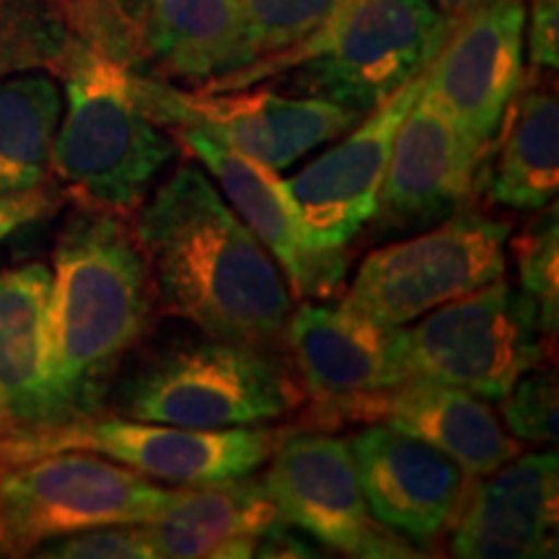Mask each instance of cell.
Wrapping results in <instances>:
<instances>
[{
    "mask_svg": "<svg viewBox=\"0 0 559 559\" xmlns=\"http://www.w3.org/2000/svg\"><path fill=\"white\" fill-rule=\"evenodd\" d=\"M132 234L164 313L251 347L285 332L293 311L285 275L205 169L181 164L138 207Z\"/></svg>",
    "mask_w": 559,
    "mask_h": 559,
    "instance_id": "6da1fadb",
    "label": "cell"
},
{
    "mask_svg": "<svg viewBox=\"0 0 559 559\" xmlns=\"http://www.w3.org/2000/svg\"><path fill=\"white\" fill-rule=\"evenodd\" d=\"M50 386L62 423L96 415L117 366L153 319V285L124 215L81 207L52 251Z\"/></svg>",
    "mask_w": 559,
    "mask_h": 559,
    "instance_id": "7a4b0ae2",
    "label": "cell"
},
{
    "mask_svg": "<svg viewBox=\"0 0 559 559\" xmlns=\"http://www.w3.org/2000/svg\"><path fill=\"white\" fill-rule=\"evenodd\" d=\"M456 21L428 0H342L311 37L202 91L249 88L296 70L293 81L309 96L368 115L430 66Z\"/></svg>",
    "mask_w": 559,
    "mask_h": 559,
    "instance_id": "3957f363",
    "label": "cell"
},
{
    "mask_svg": "<svg viewBox=\"0 0 559 559\" xmlns=\"http://www.w3.org/2000/svg\"><path fill=\"white\" fill-rule=\"evenodd\" d=\"M132 75L83 39L60 70L68 109L52 143L50 171L81 207L135 213L177 156V140L140 107Z\"/></svg>",
    "mask_w": 559,
    "mask_h": 559,
    "instance_id": "277c9868",
    "label": "cell"
},
{
    "mask_svg": "<svg viewBox=\"0 0 559 559\" xmlns=\"http://www.w3.org/2000/svg\"><path fill=\"white\" fill-rule=\"evenodd\" d=\"M298 400L288 373L262 347L207 337L153 355L122 383L117 412L140 423L228 430L285 417Z\"/></svg>",
    "mask_w": 559,
    "mask_h": 559,
    "instance_id": "5b68a950",
    "label": "cell"
},
{
    "mask_svg": "<svg viewBox=\"0 0 559 559\" xmlns=\"http://www.w3.org/2000/svg\"><path fill=\"white\" fill-rule=\"evenodd\" d=\"M288 432L275 428L190 430L130 417H75L0 440L3 469L60 451H86L174 487H202L254 474Z\"/></svg>",
    "mask_w": 559,
    "mask_h": 559,
    "instance_id": "8992f818",
    "label": "cell"
},
{
    "mask_svg": "<svg viewBox=\"0 0 559 559\" xmlns=\"http://www.w3.org/2000/svg\"><path fill=\"white\" fill-rule=\"evenodd\" d=\"M409 379H430L500 402L513 383L544 360L536 300L495 280L438 306L419 324L400 326Z\"/></svg>",
    "mask_w": 559,
    "mask_h": 559,
    "instance_id": "52a82bcc",
    "label": "cell"
},
{
    "mask_svg": "<svg viewBox=\"0 0 559 559\" xmlns=\"http://www.w3.org/2000/svg\"><path fill=\"white\" fill-rule=\"evenodd\" d=\"M510 223L461 205L412 239L362 260L342 304L386 326H407L438 306L506 275Z\"/></svg>",
    "mask_w": 559,
    "mask_h": 559,
    "instance_id": "ba28073f",
    "label": "cell"
},
{
    "mask_svg": "<svg viewBox=\"0 0 559 559\" xmlns=\"http://www.w3.org/2000/svg\"><path fill=\"white\" fill-rule=\"evenodd\" d=\"M174 489L86 451H60L0 472V557L32 555L41 542L75 531L148 523Z\"/></svg>",
    "mask_w": 559,
    "mask_h": 559,
    "instance_id": "9c48e42d",
    "label": "cell"
},
{
    "mask_svg": "<svg viewBox=\"0 0 559 559\" xmlns=\"http://www.w3.org/2000/svg\"><path fill=\"white\" fill-rule=\"evenodd\" d=\"M132 86L140 107L160 128L200 130L277 174L342 138L366 117L319 96L241 88L187 94L140 73L132 75Z\"/></svg>",
    "mask_w": 559,
    "mask_h": 559,
    "instance_id": "30bf717a",
    "label": "cell"
},
{
    "mask_svg": "<svg viewBox=\"0 0 559 559\" xmlns=\"http://www.w3.org/2000/svg\"><path fill=\"white\" fill-rule=\"evenodd\" d=\"M262 485L283 521L321 547L347 557H419L409 542L373 519L345 438L326 432L285 436L270 456Z\"/></svg>",
    "mask_w": 559,
    "mask_h": 559,
    "instance_id": "8fae6325",
    "label": "cell"
},
{
    "mask_svg": "<svg viewBox=\"0 0 559 559\" xmlns=\"http://www.w3.org/2000/svg\"><path fill=\"white\" fill-rule=\"evenodd\" d=\"M423 86L425 70L368 111L334 148L283 181L313 254L347 257V243L373 218L396 130Z\"/></svg>",
    "mask_w": 559,
    "mask_h": 559,
    "instance_id": "7c38bea8",
    "label": "cell"
},
{
    "mask_svg": "<svg viewBox=\"0 0 559 559\" xmlns=\"http://www.w3.org/2000/svg\"><path fill=\"white\" fill-rule=\"evenodd\" d=\"M526 5L487 0L456 21L425 68V88L443 104L456 128L485 151L523 81Z\"/></svg>",
    "mask_w": 559,
    "mask_h": 559,
    "instance_id": "4fadbf2b",
    "label": "cell"
},
{
    "mask_svg": "<svg viewBox=\"0 0 559 559\" xmlns=\"http://www.w3.org/2000/svg\"><path fill=\"white\" fill-rule=\"evenodd\" d=\"M481 151L423 86L396 130L373 221L379 230H425L474 194Z\"/></svg>",
    "mask_w": 559,
    "mask_h": 559,
    "instance_id": "5bb4252c",
    "label": "cell"
},
{
    "mask_svg": "<svg viewBox=\"0 0 559 559\" xmlns=\"http://www.w3.org/2000/svg\"><path fill=\"white\" fill-rule=\"evenodd\" d=\"M373 519L402 539L428 544L453 526L469 474L425 440L373 423L349 440Z\"/></svg>",
    "mask_w": 559,
    "mask_h": 559,
    "instance_id": "9a60e30c",
    "label": "cell"
},
{
    "mask_svg": "<svg viewBox=\"0 0 559 559\" xmlns=\"http://www.w3.org/2000/svg\"><path fill=\"white\" fill-rule=\"evenodd\" d=\"M321 409H332V423H381L425 440L456 461L472 479L487 477L519 456V440L502 430L489 404L469 391L419 376Z\"/></svg>",
    "mask_w": 559,
    "mask_h": 559,
    "instance_id": "2e32d148",
    "label": "cell"
},
{
    "mask_svg": "<svg viewBox=\"0 0 559 559\" xmlns=\"http://www.w3.org/2000/svg\"><path fill=\"white\" fill-rule=\"evenodd\" d=\"M474 489L453 521L451 555L534 559L557 555L559 466L555 451L502 464Z\"/></svg>",
    "mask_w": 559,
    "mask_h": 559,
    "instance_id": "e0dca14e",
    "label": "cell"
},
{
    "mask_svg": "<svg viewBox=\"0 0 559 559\" xmlns=\"http://www.w3.org/2000/svg\"><path fill=\"white\" fill-rule=\"evenodd\" d=\"M283 334L319 407L394 389L409 379L400 326L379 324L345 304H304L290 311Z\"/></svg>",
    "mask_w": 559,
    "mask_h": 559,
    "instance_id": "ac0fdd59",
    "label": "cell"
},
{
    "mask_svg": "<svg viewBox=\"0 0 559 559\" xmlns=\"http://www.w3.org/2000/svg\"><path fill=\"white\" fill-rule=\"evenodd\" d=\"M174 135H179V143L205 166L210 177L218 181L236 215L247 223L257 241L283 267L285 283L293 296H337L342 280H345L347 257L313 254L306 247L277 171L226 148L218 140L202 135L200 130H177Z\"/></svg>",
    "mask_w": 559,
    "mask_h": 559,
    "instance_id": "d6986e66",
    "label": "cell"
},
{
    "mask_svg": "<svg viewBox=\"0 0 559 559\" xmlns=\"http://www.w3.org/2000/svg\"><path fill=\"white\" fill-rule=\"evenodd\" d=\"M143 45L145 75L218 81L257 62L236 0H124Z\"/></svg>",
    "mask_w": 559,
    "mask_h": 559,
    "instance_id": "ffe728a7",
    "label": "cell"
},
{
    "mask_svg": "<svg viewBox=\"0 0 559 559\" xmlns=\"http://www.w3.org/2000/svg\"><path fill=\"white\" fill-rule=\"evenodd\" d=\"M559 104L557 91L539 79L526 81L510 99L500 128L481 151L474 192L510 210H544L557 202Z\"/></svg>",
    "mask_w": 559,
    "mask_h": 559,
    "instance_id": "44dd1931",
    "label": "cell"
},
{
    "mask_svg": "<svg viewBox=\"0 0 559 559\" xmlns=\"http://www.w3.org/2000/svg\"><path fill=\"white\" fill-rule=\"evenodd\" d=\"M283 515L262 479L239 477L174 489L156 519L145 523L156 557H254L257 544Z\"/></svg>",
    "mask_w": 559,
    "mask_h": 559,
    "instance_id": "7402d4cb",
    "label": "cell"
},
{
    "mask_svg": "<svg viewBox=\"0 0 559 559\" xmlns=\"http://www.w3.org/2000/svg\"><path fill=\"white\" fill-rule=\"evenodd\" d=\"M50 285L52 272L41 262L0 272V396L13 430L62 423L50 386Z\"/></svg>",
    "mask_w": 559,
    "mask_h": 559,
    "instance_id": "603a6c76",
    "label": "cell"
},
{
    "mask_svg": "<svg viewBox=\"0 0 559 559\" xmlns=\"http://www.w3.org/2000/svg\"><path fill=\"white\" fill-rule=\"evenodd\" d=\"M60 117L62 91L50 73L0 75V194L47 185Z\"/></svg>",
    "mask_w": 559,
    "mask_h": 559,
    "instance_id": "cb8c5ba5",
    "label": "cell"
},
{
    "mask_svg": "<svg viewBox=\"0 0 559 559\" xmlns=\"http://www.w3.org/2000/svg\"><path fill=\"white\" fill-rule=\"evenodd\" d=\"M79 41L62 0H0V75H60Z\"/></svg>",
    "mask_w": 559,
    "mask_h": 559,
    "instance_id": "d4e9b609",
    "label": "cell"
},
{
    "mask_svg": "<svg viewBox=\"0 0 559 559\" xmlns=\"http://www.w3.org/2000/svg\"><path fill=\"white\" fill-rule=\"evenodd\" d=\"M559 221L557 202L544 207L515 239H508L519 264L521 290L528 293L539 306V324L544 337L555 340L559 324Z\"/></svg>",
    "mask_w": 559,
    "mask_h": 559,
    "instance_id": "484cf974",
    "label": "cell"
},
{
    "mask_svg": "<svg viewBox=\"0 0 559 559\" xmlns=\"http://www.w3.org/2000/svg\"><path fill=\"white\" fill-rule=\"evenodd\" d=\"M247 21L257 60L272 58L311 37L342 0H236Z\"/></svg>",
    "mask_w": 559,
    "mask_h": 559,
    "instance_id": "4316f807",
    "label": "cell"
},
{
    "mask_svg": "<svg viewBox=\"0 0 559 559\" xmlns=\"http://www.w3.org/2000/svg\"><path fill=\"white\" fill-rule=\"evenodd\" d=\"M502 417L510 436L523 443H557V376L531 368L502 396Z\"/></svg>",
    "mask_w": 559,
    "mask_h": 559,
    "instance_id": "83f0119b",
    "label": "cell"
},
{
    "mask_svg": "<svg viewBox=\"0 0 559 559\" xmlns=\"http://www.w3.org/2000/svg\"><path fill=\"white\" fill-rule=\"evenodd\" d=\"M32 557L50 559H153L156 547L145 523H115L41 542Z\"/></svg>",
    "mask_w": 559,
    "mask_h": 559,
    "instance_id": "f1b7e54d",
    "label": "cell"
},
{
    "mask_svg": "<svg viewBox=\"0 0 559 559\" xmlns=\"http://www.w3.org/2000/svg\"><path fill=\"white\" fill-rule=\"evenodd\" d=\"M528 55L536 70L559 66V0H528Z\"/></svg>",
    "mask_w": 559,
    "mask_h": 559,
    "instance_id": "f546056e",
    "label": "cell"
},
{
    "mask_svg": "<svg viewBox=\"0 0 559 559\" xmlns=\"http://www.w3.org/2000/svg\"><path fill=\"white\" fill-rule=\"evenodd\" d=\"M55 205H58V200L47 187L24 194H0V241L9 239L26 223L50 215Z\"/></svg>",
    "mask_w": 559,
    "mask_h": 559,
    "instance_id": "4dcf8cb0",
    "label": "cell"
},
{
    "mask_svg": "<svg viewBox=\"0 0 559 559\" xmlns=\"http://www.w3.org/2000/svg\"><path fill=\"white\" fill-rule=\"evenodd\" d=\"M428 3L436 5V9H440L443 13H449L453 19H461L469 11L477 9V5L487 3V0H428Z\"/></svg>",
    "mask_w": 559,
    "mask_h": 559,
    "instance_id": "1f68e13d",
    "label": "cell"
},
{
    "mask_svg": "<svg viewBox=\"0 0 559 559\" xmlns=\"http://www.w3.org/2000/svg\"><path fill=\"white\" fill-rule=\"evenodd\" d=\"M13 430V419H11V412L5 407L3 396H0V440H3L9 432Z\"/></svg>",
    "mask_w": 559,
    "mask_h": 559,
    "instance_id": "d6a6232c",
    "label": "cell"
},
{
    "mask_svg": "<svg viewBox=\"0 0 559 559\" xmlns=\"http://www.w3.org/2000/svg\"><path fill=\"white\" fill-rule=\"evenodd\" d=\"M0 539H3V526H0Z\"/></svg>",
    "mask_w": 559,
    "mask_h": 559,
    "instance_id": "836d02e7",
    "label": "cell"
},
{
    "mask_svg": "<svg viewBox=\"0 0 559 559\" xmlns=\"http://www.w3.org/2000/svg\"><path fill=\"white\" fill-rule=\"evenodd\" d=\"M0 472H3V464H0Z\"/></svg>",
    "mask_w": 559,
    "mask_h": 559,
    "instance_id": "e575fe53",
    "label": "cell"
}]
</instances>
